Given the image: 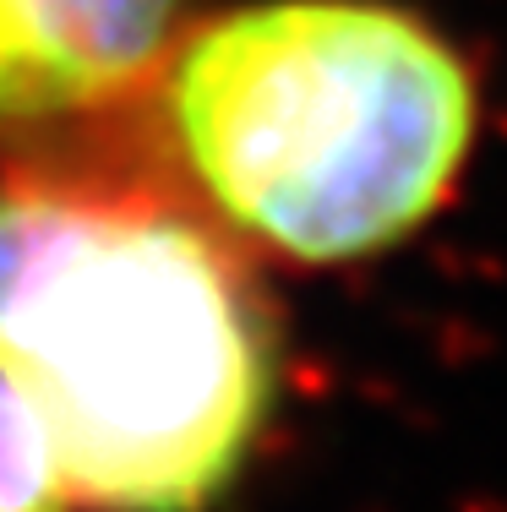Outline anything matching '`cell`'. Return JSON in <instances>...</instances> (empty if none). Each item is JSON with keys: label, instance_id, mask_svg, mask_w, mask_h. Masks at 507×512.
I'll use <instances>...</instances> for the list:
<instances>
[{"label": "cell", "instance_id": "obj_4", "mask_svg": "<svg viewBox=\"0 0 507 512\" xmlns=\"http://www.w3.org/2000/svg\"><path fill=\"white\" fill-rule=\"evenodd\" d=\"M71 496L33 414L0 376V512H66Z\"/></svg>", "mask_w": 507, "mask_h": 512}, {"label": "cell", "instance_id": "obj_1", "mask_svg": "<svg viewBox=\"0 0 507 512\" xmlns=\"http://www.w3.org/2000/svg\"><path fill=\"white\" fill-rule=\"evenodd\" d=\"M0 376L93 512H208L279 404V322L213 224L137 191L0 186Z\"/></svg>", "mask_w": 507, "mask_h": 512}, {"label": "cell", "instance_id": "obj_2", "mask_svg": "<svg viewBox=\"0 0 507 512\" xmlns=\"http://www.w3.org/2000/svg\"><path fill=\"white\" fill-rule=\"evenodd\" d=\"M475 77L388 0H257L164 55V126L251 246L338 267L409 240L464 175Z\"/></svg>", "mask_w": 507, "mask_h": 512}, {"label": "cell", "instance_id": "obj_3", "mask_svg": "<svg viewBox=\"0 0 507 512\" xmlns=\"http://www.w3.org/2000/svg\"><path fill=\"white\" fill-rule=\"evenodd\" d=\"M186 0H0V137L77 120L164 66Z\"/></svg>", "mask_w": 507, "mask_h": 512}]
</instances>
